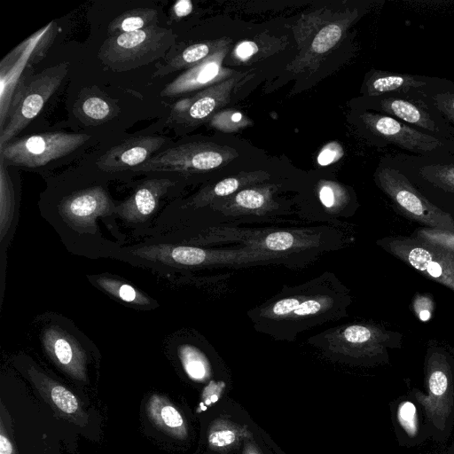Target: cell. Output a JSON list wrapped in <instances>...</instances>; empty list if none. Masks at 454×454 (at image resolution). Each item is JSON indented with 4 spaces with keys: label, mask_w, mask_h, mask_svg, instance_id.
<instances>
[{
    "label": "cell",
    "mask_w": 454,
    "mask_h": 454,
    "mask_svg": "<svg viewBox=\"0 0 454 454\" xmlns=\"http://www.w3.org/2000/svg\"><path fill=\"white\" fill-rule=\"evenodd\" d=\"M15 190L7 166L0 159V239L1 252L4 253L14 233L17 223Z\"/></svg>",
    "instance_id": "obj_24"
},
{
    "label": "cell",
    "mask_w": 454,
    "mask_h": 454,
    "mask_svg": "<svg viewBox=\"0 0 454 454\" xmlns=\"http://www.w3.org/2000/svg\"><path fill=\"white\" fill-rule=\"evenodd\" d=\"M258 51V46L250 41L241 43L236 48V53L240 59H247Z\"/></svg>",
    "instance_id": "obj_39"
},
{
    "label": "cell",
    "mask_w": 454,
    "mask_h": 454,
    "mask_svg": "<svg viewBox=\"0 0 454 454\" xmlns=\"http://www.w3.org/2000/svg\"><path fill=\"white\" fill-rule=\"evenodd\" d=\"M394 424L400 445L415 446L430 437L422 411L411 395L394 403Z\"/></svg>",
    "instance_id": "obj_20"
},
{
    "label": "cell",
    "mask_w": 454,
    "mask_h": 454,
    "mask_svg": "<svg viewBox=\"0 0 454 454\" xmlns=\"http://www.w3.org/2000/svg\"><path fill=\"white\" fill-rule=\"evenodd\" d=\"M403 335L381 325L356 323L328 329L311 337L313 344L365 364L387 362L389 350L399 348Z\"/></svg>",
    "instance_id": "obj_4"
},
{
    "label": "cell",
    "mask_w": 454,
    "mask_h": 454,
    "mask_svg": "<svg viewBox=\"0 0 454 454\" xmlns=\"http://www.w3.org/2000/svg\"><path fill=\"white\" fill-rule=\"evenodd\" d=\"M221 73L220 55L214 54L166 84L160 96L175 97L198 90L216 81Z\"/></svg>",
    "instance_id": "obj_21"
},
{
    "label": "cell",
    "mask_w": 454,
    "mask_h": 454,
    "mask_svg": "<svg viewBox=\"0 0 454 454\" xmlns=\"http://www.w3.org/2000/svg\"><path fill=\"white\" fill-rule=\"evenodd\" d=\"M175 43L173 31L153 26L145 29L109 35L98 58L114 72H127L163 58Z\"/></svg>",
    "instance_id": "obj_5"
},
{
    "label": "cell",
    "mask_w": 454,
    "mask_h": 454,
    "mask_svg": "<svg viewBox=\"0 0 454 454\" xmlns=\"http://www.w3.org/2000/svg\"><path fill=\"white\" fill-rule=\"evenodd\" d=\"M117 205L105 188L93 185L63 196L54 211L43 215L70 252L90 258L114 257L121 247L101 234L98 221L101 218L119 232L110 223L116 225Z\"/></svg>",
    "instance_id": "obj_2"
},
{
    "label": "cell",
    "mask_w": 454,
    "mask_h": 454,
    "mask_svg": "<svg viewBox=\"0 0 454 454\" xmlns=\"http://www.w3.org/2000/svg\"><path fill=\"white\" fill-rule=\"evenodd\" d=\"M360 118L382 145H394L410 154L419 156L454 154V143L419 130L389 115L364 112Z\"/></svg>",
    "instance_id": "obj_11"
},
{
    "label": "cell",
    "mask_w": 454,
    "mask_h": 454,
    "mask_svg": "<svg viewBox=\"0 0 454 454\" xmlns=\"http://www.w3.org/2000/svg\"><path fill=\"white\" fill-rule=\"evenodd\" d=\"M234 157L235 153L229 147L212 143H188L153 155L132 170L184 174L208 171L227 163Z\"/></svg>",
    "instance_id": "obj_12"
},
{
    "label": "cell",
    "mask_w": 454,
    "mask_h": 454,
    "mask_svg": "<svg viewBox=\"0 0 454 454\" xmlns=\"http://www.w3.org/2000/svg\"><path fill=\"white\" fill-rule=\"evenodd\" d=\"M236 440V435L233 431L230 429L215 430L208 435V444L211 447L222 448L233 443Z\"/></svg>",
    "instance_id": "obj_36"
},
{
    "label": "cell",
    "mask_w": 454,
    "mask_h": 454,
    "mask_svg": "<svg viewBox=\"0 0 454 454\" xmlns=\"http://www.w3.org/2000/svg\"><path fill=\"white\" fill-rule=\"evenodd\" d=\"M387 158L424 197L454 217V154L397 153Z\"/></svg>",
    "instance_id": "obj_6"
},
{
    "label": "cell",
    "mask_w": 454,
    "mask_h": 454,
    "mask_svg": "<svg viewBox=\"0 0 454 454\" xmlns=\"http://www.w3.org/2000/svg\"><path fill=\"white\" fill-rule=\"evenodd\" d=\"M375 182L405 217L424 227L454 231V217L424 197L387 157L376 169Z\"/></svg>",
    "instance_id": "obj_8"
},
{
    "label": "cell",
    "mask_w": 454,
    "mask_h": 454,
    "mask_svg": "<svg viewBox=\"0 0 454 454\" xmlns=\"http://www.w3.org/2000/svg\"><path fill=\"white\" fill-rule=\"evenodd\" d=\"M424 92L370 97L371 106L423 132L454 143V128L423 100Z\"/></svg>",
    "instance_id": "obj_13"
},
{
    "label": "cell",
    "mask_w": 454,
    "mask_h": 454,
    "mask_svg": "<svg viewBox=\"0 0 454 454\" xmlns=\"http://www.w3.org/2000/svg\"><path fill=\"white\" fill-rule=\"evenodd\" d=\"M384 251L454 292V255L411 236H387L377 240Z\"/></svg>",
    "instance_id": "obj_10"
},
{
    "label": "cell",
    "mask_w": 454,
    "mask_h": 454,
    "mask_svg": "<svg viewBox=\"0 0 454 454\" xmlns=\"http://www.w3.org/2000/svg\"><path fill=\"white\" fill-rule=\"evenodd\" d=\"M250 454H256V453H250Z\"/></svg>",
    "instance_id": "obj_41"
},
{
    "label": "cell",
    "mask_w": 454,
    "mask_h": 454,
    "mask_svg": "<svg viewBox=\"0 0 454 454\" xmlns=\"http://www.w3.org/2000/svg\"><path fill=\"white\" fill-rule=\"evenodd\" d=\"M413 309L421 321H427L434 309L432 297L426 294H419L413 301Z\"/></svg>",
    "instance_id": "obj_35"
},
{
    "label": "cell",
    "mask_w": 454,
    "mask_h": 454,
    "mask_svg": "<svg viewBox=\"0 0 454 454\" xmlns=\"http://www.w3.org/2000/svg\"><path fill=\"white\" fill-rule=\"evenodd\" d=\"M238 80L230 79L221 84L210 87L191 98L176 102L167 119L169 126H190L205 120L223 100L225 94Z\"/></svg>",
    "instance_id": "obj_18"
},
{
    "label": "cell",
    "mask_w": 454,
    "mask_h": 454,
    "mask_svg": "<svg viewBox=\"0 0 454 454\" xmlns=\"http://www.w3.org/2000/svg\"><path fill=\"white\" fill-rule=\"evenodd\" d=\"M258 178L254 174H246L245 176L238 177H227L217 184L212 188H206L195 195L192 200L187 204V206L192 207H202L210 202H213L215 199L226 197L235 192L239 187L252 182L254 179Z\"/></svg>",
    "instance_id": "obj_30"
},
{
    "label": "cell",
    "mask_w": 454,
    "mask_h": 454,
    "mask_svg": "<svg viewBox=\"0 0 454 454\" xmlns=\"http://www.w3.org/2000/svg\"><path fill=\"white\" fill-rule=\"evenodd\" d=\"M335 192L336 190L328 184L322 186L319 191L320 201L326 209L343 210L348 202L340 200Z\"/></svg>",
    "instance_id": "obj_34"
},
{
    "label": "cell",
    "mask_w": 454,
    "mask_h": 454,
    "mask_svg": "<svg viewBox=\"0 0 454 454\" xmlns=\"http://www.w3.org/2000/svg\"><path fill=\"white\" fill-rule=\"evenodd\" d=\"M411 236L454 255V231L421 226L415 229Z\"/></svg>",
    "instance_id": "obj_32"
},
{
    "label": "cell",
    "mask_w": 454,
    "mask_h": 454,
    "mask_svg": "<svg viewBox=\"0 0 454 454\" xmlns=\"http://www.w3.org/2000/svg\"><path fill=\"white\" fill-rule=\"evenodd\" d=\"M179 357L190 378L203 380L207 377L208 369L206 359L196 348L190 345L181 346Z\"/></svg>",
    "instance_id": "obj_31"
},
{
    "label": "cell",
    "mask_w": 454,
    "mask_h": 454,
    "mask_svg": "<svg viewBox=\"0 0 454 454\" xmlns=\"http://www.w3.org/2000/svg\"><path fill=\"white\" fill-rule=\"evenodd\" d=\"M423 100L454 128V82L443 80L423 94Z\"/></svg>",
    "instance_id": "obj_29"
},
{
    "label": "cell",
    "mask_w": 454,
    "mask_h": 454,
    "mask_svg": "<svg viewBox=\"0 0 454 454\" xmlns=\"http://www.w3.org/2000/svg\"><path fill=\"white\" fill-rule=\"evenodd\" d=\"M165 144L158 136H139L111 147L97 160V167L107 173L120 172L145 163Z\"/></svg>",
    "instance_id": "obj_17"
},
{
    "label": "cell",
    "mask_w": 454,
    "mask_h": 454,
    "mask_svg": "<svg viewBox=\"0 0 454 454\" xmlns=\"http://www.w3.org/2000/svg\"><path fill=\"white\" fill-rule=\"evenodd\" d=\"M226 208L238 213L262 215L272 207V197L264 188H248L239 192L233 199L227 200Z\"/></svg>",
    "instance_id": "obj_28"
},
{
    "label": "cell",
    "mask_w": 454,
    "mask_h": 454,
    "mask_svg": "<svg viewBox=\"0 0 454 454\" xmlns=\"http://www.w3.org/2000/svg\"><path fill=\"white\" fill-rule=\"evenodd\" d=\"M43 347L51 361L74 380L87 381V355L69 331L60 324L46 325L41 331Z\"/></svg>",
    "instance_id": "obj_15"
},
{
    "label": "cell",
    "mask_w": 454,
    "mask_h": 454,
    "mask_svg": "<svg viewBox=\"0 0 454 454\" xmlns=\"http://www.w3.org/2000/svg\"><path fill=\"white\" fill-rule=\"evenodd\" d=\"M424 387L426 392L412 389L410 395L422 411L430 438L443 442L454 426V356L443 347L427 348Z\"/></svg>",
    "instance_id": "obj_3"
},
{
    "label": "cell",
    "mask_w": 454,
    "mask_h": 454,
    "mask_svg": "<svg viewBox=\"0 0 454 454\" xmlns=\"http://www.w3.org/2000/svg\"><path fill=\"white\" fill-rule=\"evenodd\" d=\"M93 281L118 300L139 308H154L157 303L132 286L105 275L92 276Z\"/></svg>",
    "instance_id": "obj_27"
},
{
    "label": "cell",
    "mask_w": 454,
    "mask_h": 454,
    "mask_svg": "<svg viewBox=\"0 0 454 454\" xmlns=\"http://www.w3.org/2000/svg\"><path fill=\"white\" fill-rule=\"evenodd\" d=\"M0 454H18L3 419L0 421Z\"/></svg>",
    "instance_id": "obj_38"
},
{
    "label": "cell",
    "mask_w": 454,
    "mask_h": 454,
    "mask_svg": "<svg viewBox=\"0 0 454 454\" xmlns=\"http://www.w3.org/2000/svg\"><path fill=\"white\" fill-rule=\"evenodd\" d=\"M342 30L336 24L323 27L315 36L311 43L313 51L324 53L333 48L341 37Z\"/></svg>",
    "instance_id": "obj_33"
},
{
    "label": "cell",
    "mask_w": 454,
    "mask_h": 454,
    "mask_svg": "<svg viewBox=\"0 0 454 454\" xmlns=\"http://www.w3.org/2000/svg\"><path fill=\"white\" fill-rule=\"evenodd\" d=\"M348 289L330 272L304 284L284 287L248 316L256 331L276 340H294L299 333L346 317Z\"/></svg>",
    "instance_id": "obj_1"
},
{
    "label": "cell",
    "mask_w": 454,
    "mask_h": 454,
    "mask_svg": "<svg viewBox=\"0 0 454 454\" xmlns=\"http://www.w3.org/2000/svg\"><path fill=\"white\" fill-rule=\"evenodd\" d=\"M68 66L67 62H62L20 81L1 129L0 147L12 140L38 115L59 88Z\"/></svg>",
    "instance_id": "obj_7"
},
{
    "label": "cell",
    "mask_w": 454,
    "mask_h": 454,
    "mask_svg": "<svg viewBox=\"0 0 454 454\" xmlns=\"http://www.w3.org/2000/svg\"><path fill=\"white\" fill-rule=\"evenodd\" d=\"M26 372L32 385L57 417L82 427L88 425V413L72 391L36 366L29 365Z\"/></svg>",
    "instance_id": "obj_16"
},
{
    "label": "cell",
    "mask_w": 454,
    "mask_h": 454,
    "mask_svg": "<svg viewBox=\"0 0 454 454\" xmlns=\"http://www.w3.org/2000/svg\"><path fill=\"white\" fill-rule=\"evenodd\" d=\"M443 78L373 71L364 85L365 94L377 97L385 94H412L425 92L440 83Z\"/></svg>",
    "instance_id": "obj_19"
},
{
    "label": "cell",
    "mask_w": 454,
    "mask_h": 454,
    "mask_svg": "<svg viewBox=\"0 0 454 454\" xmlns=\"http://www.w3.org/2000/svg\"><path fill=\"white\" fill-rule=\"evenodd\" d=\"M158 26V12L148 7L135 8L119 14L108 25V34L115 35Z\"/></svg>",
    "instance_id": "obj_26"
},
{
    "label": "cell",
    "mask_w": 454,
    "mask_h": 454,
    "mask_svg": "<svg viewBox=\"0 0 454 454\" xmlns=\"http://www.w3.org/2000/svg\"><path fill=\"white\" fill-rule=\"evenodd\" d=\"M73 112L82 123L98 125L116 116L119 107L103 91L93 87L81 90Z\"/></svg>",
    "instance_id": "obj_22"
},
{
    "label": "cell",
    "mask_w": 454,
    "mask_h": 454,
    "mask_svg": "<svg viewBox=\"0 0 454 454\" xmlns=\"http://www.w3.org/2000/svg\"><path fill=\"white\" fill-rule=\"evenodd\" d=\"M145 412L153 424L165 434L179 439L186 436L184 417L166 396L152 395L146 402Z\"/></svg>",
    "instance_id": "obj_23"
},
{
    "label": "cell",
    "mask_w": 454,
    "mask_h": 454,
    "mask_svg": "<svg viewBox=\"0 0 454 454\" xmlns=\"http://www.w3.org/2000/svg\"><path fill=\"white\" fill-rule=\"evenodd\" d=\"M309 243L315 244L316 239L314 237L308 238L302 236L301 231L296 234L294 231H278L270 232L260 238L254 239L250 247L254 249H259V252H294L295 248L302 247Z\"/></svg>",
    "instance_id": "obj_25"
},
{
    "label": "cell",
    "mask_w": 454,
    "mask_h": 454,
    "mask_svg": "<svg viewBox=\"0 0 454 454\" xmlns=\"http://www.w3.org/2000/svg\"><path fill=\"white\" fill-rule=\"evenodd\" d=\"M176 184L169 178H151L137 186L134 192L116 207V215L127 226L145 231L156 216L160 200Z\"/></svg>",
    "instance_id": "obj_14"
},
{
    "label": "cell",
    "mask_w": 454,
    "mask_h": 454,
    "mask_svg": "<svg viewBox=\"0 0 454 454\" xmlns=\"http://www.w3.org/2000/svg\"><path fill=\"white\" fill-rule=\"evenodd\" d=\"M173 10L176 17H184L192 11V4L189 0H180L175 4Z\"/></svg>",
    "instance_id": "obj_40"
},
{
    "label": "cell",
    "mask_w": 454,
    "mask_h": 454,
    "mask_svg": "<svg viewBox=\"0 0 454 454\" xmlns=\"http://www.w3.org/2000/svg\"><path fill=\"white\" fill-rule=\"evenodd\" d=\"M90 135L63 131L33 134L12 140L0 147V159L6 166L37 168L73 153Z\"/></svg>",
    "instance_id": "obj_9"
},
{
    "label": "cell",
    "mask_w": 454,
    "mask_h": 454,
    "mask_svg": "<svg viewBox=\"0 0 454 454\" xmlns=\"http://www.w3.org/2000/svg\"><path fill=\"white\" fill-rule=\"evenodd\" d=\"M339 152L341 153L342 150L338 145H328L318 154L317 162L322 166L331 164L341 156L342 153Z\"/></svg>",
    "instance_id": "obj_37"
}]
</instances>
